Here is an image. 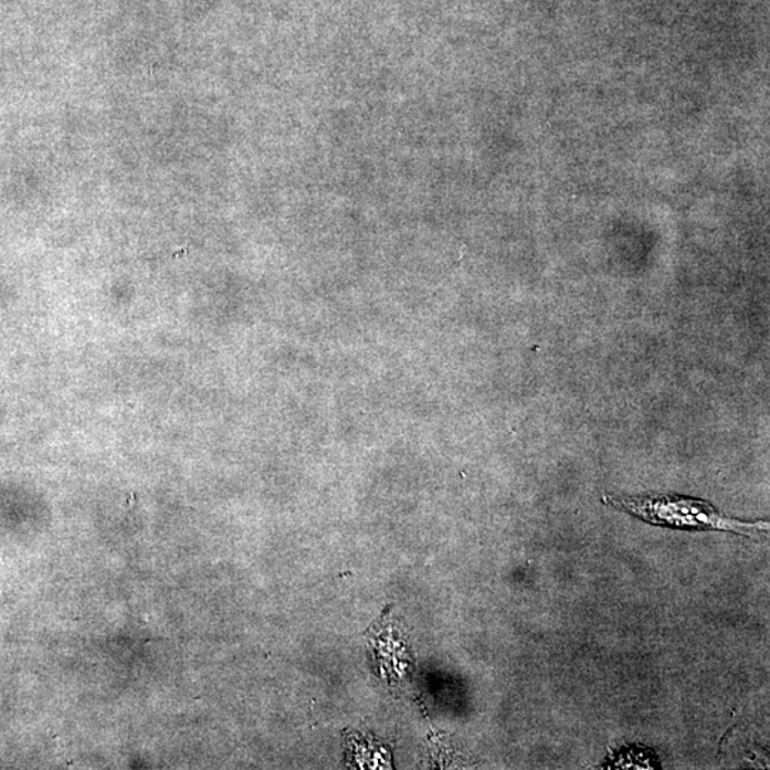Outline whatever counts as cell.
Returning <instances> with one entry per match:
<instances>
[{"label": "cell", "mask_w": 770, "mask_h": 770, "mask_svg": "<svg viewBox=\"0 0 770 770\" xmlns=\"http://www.w3.org/2000/svg\"><path fill=\"white\" fill-rule=\"evenodd\" d=\"M603 504L661 527L688 529V531H726L747 537L769 531L768 523L739 521V519L726 517L713 504L698 498L682 497V495L650 494L637 495V497L603 495Z\"/></svg>", "instance_id": "6da1fadb"}]
</instances>
